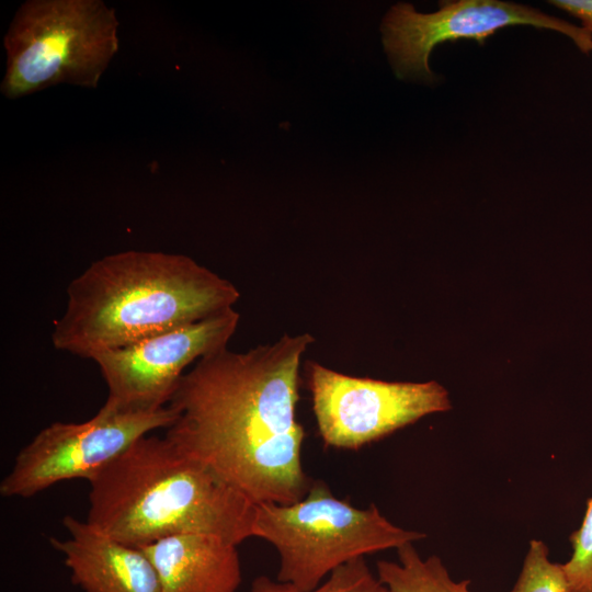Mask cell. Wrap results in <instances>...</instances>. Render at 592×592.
<instances>
[{
	"label": "cell",
	"instance_id": "cell-11",
	"mask_svg": "<svg viewBox=\"0 0 592 592\" xmlns=\"http://www.w3.org/2000/svg\"><path fill=\"white\" fill-rule=\"evenodd\" d=\"M161 592H237L242 570L237 545L204 534H180L139 547Z\"/></svg>",
	"mask_w": 592,
	"mask_h": 592
},
{
	"label": "cell",
	"instance_id": "cell-7",
	"mask_svg": "<svg viewBox=\"0 0 592 592\" xmlns=\"http://www.w3.org/2000/svg\"><path fill=\"white\" fill-rule=\"evenodd\" d=\"M175 418L169 405L149 412H118L102 406L84 422H54L19 452L0 483V493L30 498L60 481H89L137 440L153 430L168 429Z\"/></svg>",
	"mask_w": 592,
	"mask_h": 592
},
{
	"label": "cell",
	"instance_id": "cell-9",
	"mask_svg": "<svg viewBox=\"0 0 592 592\" xmlns=\"http://www.w3.org/2000/svg\"><path fill=\"white\" fill-rule=\"evenodd\" d=\"M240 315L227 309L203 320L98 354L107 387L103 407L118 412H149L169 405L186 368L226 348Z\"/></svg>",
	"mask_w": 592,
	"mask_h": 592
},
{
	"label": "cell",
	"instance_id": "cell-15",
	"mask_svg": "<svg viewBox=\"0 0 592 592\" xmlns=\"http://www.w3.org/2000/svg\"><path fill=\"white\" fill-rule=\"evenodd\" d=\"M572 554L562 563L568 592H592V498L581 526L570 535Z\"/></svg>",
	"mask_w": 592,
	"mask_h": 592
},
{
	"label": "cell",
	"instance_id": "cell-13",
	"mask_svg": "<svg viewBox=\"0 0 592 592\" xmlns=\"http://www.w3.org/2000/svg\"><path fill=\"white\" fill-rule=\"evenodd\" d=\"M250 592H303L294 585L258 576ZM308 592H391L377 574L375 576L365 557L353 559L334 569L316 589Z\"/></svg>",
	"mask_w": 592,
	"mask_h": 592
},
{
	"label": "cell",
	"instance_id": "cell-6",
	"mask_svg": "<svg viewBox=\"0 0 592 592\" xmlns=\"http://www.w3.org/2000/svg\"><path fill=\"white\" fill-rule=\"evenodd\" d=\"M319 435L328 447L358 449L419 419L452 408L437 382H386L356 377L306 362Z\"/></svg>",
	"mask_w": 592,
	"mask_h": 592
},
{
	"label": "cell",
	"instance_id": "cell-5",
	"mask_svg": "<svg viewBox=\"0 0 592 592\" xmlns=\"http://www.w3.org/2000/svg\"><path fill=\"white\" fill-rule=\"evenodd\" d=\"M118 20L101 0H29L3 44L1 93L22 98L60 83L95 88L118 50Z\"/></svg>",
	"mask_w": 592,
	"mask_h": 592
},
{
	"label": "cell",
	"instance_id": "cell-16",
	"mask_svg": "<svg viewBox=\"0 0 592 592\" xmlns=\"http://www.w3.org/2000/svg\"><path fill=\"white\" fill-rule=\"evenodd\" d=\"M548 3L578 19L592 35V0H551Z\"/></svg>",
	"mask_w": 592,
	"mask_h": 592
},
{
	"label": "cell",
	"instance_id": "cell-4",
	"mask_svg": "<svg viewBox=\"0 0 592 592\" xmlns=\"http://www.w3.org/2000/svg\"><path fill=\"white\" fill-rule=\"evenodd\" d=\"M253 537L278 554L276 580L308 592L338 567L385 549L399 548L426 535L399 527L372 503L366 509L335 497L322 481L292 504H255Z\"/></svg>",
	"mask_w": 592,
	"mask_h": 592
},
{
	"label": "cell",
	"instance_id": "cell-1",
	"mask_svg": "<svg viewBox=\"0 0 592 592\" xmlns=\"http://www.w3.org/2000/svg\"><path fill=\"white\" fill-rule=\"evenodd\" d=\"M309 333L283 334L247 352L226 348L184 373L166 436L254 504H292L312 481L303 468L299 372Z\"/></svg>",
	"mask_w": 592,
	"mask_h": 592
},
{
	"label": "cell",
	"instance_id": "cell-10",
	"mask_svg": "<svg viewBox=\"0 0 592 592\" xmlns=\"http://www.w3.org/2000/svg\"><path fill=\"white\" fill-rule=\"evenodd\" d=\"M69 536L50 538L64 556L71 580L84 592H161L148 556L71 515L62 520Z\"/></svg>",
	"mask_w": 592,
	"mask_h": 592
},
{
	"label": "cell",
	"instance_id": "cell-3",
	"mask_svg": "<svg viewBox=\"0 0 592 592\" xmlns=\"http://www.w3.org/2000/svg\"><path fill=\"white\" fill-rule=\"evenodd\" d=\"M87 522L141 547L180 534L253 537L255 504L166 435H145L90 480Z\"/></svg>",
	"mask_w": 592,
	"mask_h": 592
},
{
	"label": "cell",
	"instance_id": "cell-2",
	"mask_svg": "<svg viewBox=\"0 0 592 592\" xmlns=\"http://www.w3.org/2000/svg\"><path fill=\"white\" fill-rule=\"evenodd\" d=\"M237 287L184 254L127 250L91 263L67 288L56 350L93 358L234 308Z\"/></svg>",
	"mask_w": 592,
	"mask_h": 592
},
{
	"label": "cell",
	"instance_id": "cell-14",
	"mask_svg": "<svg viewBox=\"0 0 592 592\" xmlns=\"http://www.w3.org/2000/svg\"><path fill=\"white\" fill-rule=\"evenodd\" d=\"M510 592H568L562 563L549 559L543 540L532 539L521 572Z\"/></svg>",
	"mask_w": 592,
	"mask_h": 592
},
{
	"label": "cell",
	"instance_id": "cell-12",
	"mask_svg": "<svg viewBox=\"0 0 592 592\" xmlns=\"http://www.w3.org/2000/svg\"><path fill=\"white\" fill-rule=\"evenodd\" d=\"M397 550L398 561L379 560L377 577L391 592H474L470 580L455 581L441 558H422L413 543Z\"/></svg>",
	"mask_w": 592,
	"mask_h": 592
},
{
	"label": "cell",
	"instance_id": "cell-8",
	"mask_svg": "<svg viewBox=\"0 0 592 592\" xmlns=\"http://www.w3.org/2000/svg\"><path fill=\"white\" fill-rule=\"evenodd\" d=\"M433 13L417 12L410 3L392 5L383 19V44L396 76L433 82L429 66L432 49L444 42L474 39L480 45L500 29L531 25L569 36L585 54L592 35L565 20L535 8L500 0L442 1Z\"/></svg>",
	"mask_w": 592,
	"mask_h": 592
}]
</instances>
